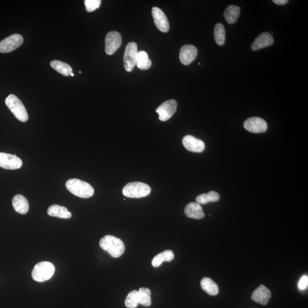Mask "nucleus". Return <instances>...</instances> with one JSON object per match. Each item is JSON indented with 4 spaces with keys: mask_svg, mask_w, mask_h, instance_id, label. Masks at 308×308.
I'll return each mask as SVG.
<instances>
[{
    "mask_svg": "<svg viewBox=\"0 0 308 308\" xmlns=\"http://www.w3.org/2000/svg\"><path fill=\"white\" fill-rule=\"evenodd\" d=\"M100 245L103 250L107 252L111 257L114 258L120 257L125 253V246L123 241L113 236L103 237L100 241Z\"/></svg>",
    "mask_w": 308,
    "mask_h": 308,
    "instance_id": "obj_1",
    "label": "nucleus"
},
{
    "mask_svg": "<svg viewBox=\"0 0 308 308\" xmlns=\"http://www.w3.org/2000/svg\"><path fill=\"white\" fill-rule=\"evenodd\" d=\"M66 187L69 192L80 198L92 197L94 193L93 187L85 181L78 179H71L66 182Z\"/></svg>",
    "mask_w": 308,
    "mask_h": 308,
    "instance_id": "obj_2",
    "label": "nucleus"
},
{
    "mask_svg": "<svg viewBox=\"0 0 308 308\" xmlns=\"http://www.w3.org/2000/svg\"><path fill=\"white\" fill-rule=\"evenodd\" d=\"M150 185L142 182H131L125 185L122 190L125 197L129 198L146 197L151 193Z\"/></svg>",
    "mask_w": 308,
    "mask_h": 308,
    "instance_id": "obj_3",
    "label": "nucleus"
},
{
    "mask_svg": "<svg viewBox=\"0 0 308 308\" xmlns=\"http://www.w3.org/2000/svg\"><path fill=\"white\" fill-rule=\"evenodd\" d=\"M54 272L55 267L51 262L42 261L35 265L31 272V276L36 282H44L50 280Z\"/></svg>",
    "mask_w": 308,
    "mask_h": 308,
    "instance_id": "obj_4",
    "label": "nucleus"
},
{
    "mask_svg": "<svg viewBox=\"0 0 308 308\" xmlns=\"http://www.w3.org/2000/svg\"><path fill=\"white\" fill-rule=\"evenodd\" d=\"M5 104L17 120L22 122L28 120L29 116L26 108L18 97L10 94L5 100Z\"/></svg>",
    "mask_w": 308,
    "mask_h": 308,
    "instance_id": "obj_5",
    "label": "nucleus"
},
{
    "mask_svg": "<svg viewBox=\"0 0 308 308\" xmlns=\"http://www.w3.org/2000/svg\"><path fill=\"white\" fill-rule=\"evenodd\" d=\"M138 54L137 45L135 43H128L126 48L124 57L126 71L130 72L134 69L137 61Z\"/></svg>",
    "mask_w": 308,
    "mask_h": 308,
    "instance_id": "obj_6",
    "label": "nucleus"
},
{
    "mask_svg": "<svg viewBox=\"0 0 308 308\" xmlns=\"http://www.w3.org/2000/svg\"><path fill=\"white\" fill-rule=\"evenodd\" d=\"M24 38L22 35L13 34L0 42V52L8 53L22 46Z\"/></svg>",
    "mask_w": 308,
    "mask_h": 308,
    "instance_id": "obj_7",
    "label": "nucleus"
},
{
    "mask_svg": "<svg viewBox=\"0 0 308 308\" xmlns=\"http://www.w3.org/2000/svg\"><path fill=\"white\" fill-rule=\"evenodd\" d=\"M122 37L116 31H110L105 38V52L107 55H113L122 45Z\"/></svg>",
    "mask_w": 308,
    "mask_h": 308,
    "instance_id": "obj_8",
    "label": "nucleus"
},
{
    "mask_svg": "<svg viewBox=\"0 0 308 308\" xmlns=\"http://www.w3.org/2000/svg\"><path fill=\"white\" fill-rule=\"evenodd\" d=\"M23 166V161L18 156L12 154L0 153V167L6 170H17Z\"/></svg>",
    "mask_w": 308,
    "mask_h": 308,
    "instance_id": "obj_9",
    "label": "nucleus"
},
{
    "mask_svg": "<svg viewBox=\"0 0 308 308\" xmlns=\"http://www.w3.org/2000/svg\"><path fill=\"white\" fill-rule=\"evenodd\" d=\"M177 109V101L174 100H170L166 101L157 107L156 112L159 114V120L165 122L173 117Z\"/></svg>",
    "mask_w": 308,
    "mask_h": 308,
    "instance_id": "obj_10",
    "label": "nucleus"
},
{
    "mask_svg": "<svg viewBox=\"0 0 308 308\" xmlns=\"http://www.w3.org/2000/svg\"><path fill=\"white\" fill-rule=\"evenodd\" d=\"M247 131L253 133H262L267 131L268 126L263 119L259 117L248 118L244 124Z\"/></svg>",
    "mask_w": 308,
    "mask_h": 308,
    "instance_id": "obj_11",
    "label": "nucleus"
},
{
    "mask_svg": "<svg viewBox=\"0 0 308 308\" xmlns=\"http://www.w3.org/2000/svg\"><path fill=\"white\" fill-rule=\"evenodd\" d=\"M152 15L154 23L157 29L163 33H167L169 31L170 25L169 21L165 14L157 7H153Z\"/></svg>",
    "mask_w": 308,
    "mask_h": 308,
    "instance_id": "obj_12",
    "label": "nucleus"
},
{
    "mask_svg": "<svg viewBox=\"0 0 308 308\" xmlns=\"http://www.w3.org/2000/svg\"><path fill=\"white\" fill-rule=\"evenodd\" d=\"M185 149L189 152L202 153L205 149V144L201 139L190 135L184 136L182 141Z\"/></svg>",
    "mask_w": 308,
    "mask_h": 308,
    "instance_id": "obj_13",
    "label": "nucleus"
},
{
    "mask_svg": "<svg viewBox=\"0 0 308 308\" xmlns=\"http://www.w3.org/2000/svg\"><path fill=\"white\" fill-rule=\"evenodd\" d=\"M198 55L197 48L192 45H185L181 48L180 54L182 64L188 65L193 62Z\"/></svg>",
    "mask_w": 308,
    "mask_h": 308,
    "instance_id": "obj_14",
    "label": "nucleus"
},
{
    "mask_svg": "<svg viewBox=\"0 0 308 308\" xmlns=\"http://www.w3.org/2000/svg\"><path fill=\"white\" fill-rule=\"evenodd\" d=\"M271 293L270 290L264 285H261L255 290L252 295L251 299L254 302L266 306L268 304L269 299H271Z\"/></svg>",
    "mask_w": 308,
    "mask_h": 308,
    "instance_id": "obj_15",
    "label": "nucleus"
},
{
    "mask_svg": "<svg viewBox=\"0 0 308 308\" xmlns=\"http://www.w3.org/2000/svg\"><path fill=\"white\" fill-rule=\"evenodd\" d=\"M274 38L272 35L269 33H262L255 40V41L251 45L252 50L257 51L271 46L274 44Z\"/></svg>",
    "mask_w": 308,
    "mask_h": 308,
    "instance_id": "obj_16",
    "label": "nucleus"
},
{
    "mask_svg": "<svg viewBox=\"0 0 308 308\" xmlns=\"http://www.w3.org/2000/svg\"><path fill=\"white\" fill-rule=\"evenodd\" d=\"M185 215L188 218L194 219H201L204 218L205 214L201 205L198 203H190L185 206Z\"/></svg>",
    "mask_w": 308,
    "mask_h": 308,
    "instance_id": "obj_17",
    "label": "nucleus"
},
{
    "mask_svg": "<svg viewBox=\"0 0 308 308\" xmlns=\"http://www.w3.org/2000/svg\"><path fill=\"white\" fill-rule=\"evenodd\" d=\"M12 205L15 211L20 214L25 215L29 211V203L22 195H16L13 197Z\"/></svg>",
    "mask_w": 308,
    "mask_h": 308,
    "instance_id": "obj_18",
    "label": "nucleus"
},
{
    "mask_svg": "<svg viewBox=\"0 0 308 308\" xmlns=\"http://www.w3.org/2000/svg\"><path fill=\"white\" fill-rule=\"evenodd\" d=\"M48 214L51 216L57 217L60 219L72 218V213L64 206L57 205H52L48 209Z\"/></svg>",
    "mask_w": 308,
    "mask_h": 308,
    "instance_id": "obj_19",
    "label": "nucleus"
},
{
    "mask_svg": "<svg viewBox=\"0 0 308 308\" xmlns=\"http://www.w3.org/2000/svg\"><path fill=\"white\" fill-rule=\"evenodd\" d=\"M201 285L203 290L209 295L216 296L219 293V286L210 278H205L202 280Z\"/></svg>",
    "mask_w": 308,
    "mask_h": 308,
    "instance_id": "obj_20",
    "label": "nucleus"
},
{
    "mask_svg": "<svg viewBox=\"0 0 308 308\" xmlns=\"http://www.w3.org/2000/svg\"><path fill=\"white\" fill-rule=\"evenodd\" d=\"M240 13V7L235 5H230L225 9L224 16H225L227 23L230 24H233L239 18Z\"/></svg>",
    "mask_w": 308,
    "mask_h": 308,
    "instance_id": "obj_21",
    "label": "nucleus"
},
{
    "mask_svg": "<svg viewBox=\"0 0 308 308\" xmlns=\"http://www.w3.org/2000/svg\"><path fill=\"white\" fill-rule=\"evenodd\" d=\"M174 254L172 251L166 250L157 254L154 257L152 261V265L154 267H159L164 261L170 262L173 260Z\"/></svg>",
    "mask_w": 308,
    "mask_h": 308,
    "instance_id": "obj_22",
    "label": "nucleus"
},
{
    "mask_svg": "<svg viewBox=\"0 0 308 308\" xmlns=\"http://www.w3.org/2000/svg\"><path fill=\"white\" fill-rule=\"evenodd\" d=\"M51 66L52 69L63 76H69L72 73L71 66L64 62L57 60L52 61L51 62Z\"/></svg>",
    "mask_w": 308,
    "mask_h": 308,
    "instance_id": "obj_23",
    "label": "nucleus"
},
{
    "mask_svg": "<svg viewBox=\"0 0 308 308\" xmlns=\"http://www.w3.org/2000/svg\"><path fill=\"white\" fill-rule=\"evenodd\" d=\"M220 195L215 191H210L206 194L198 196L196 201L199 205H205L209 202H216L219 201Z\"/></svg>",
    "mask_w": 308,
    "mask_h": 308,
    "instance_id": "obj_24",
    "label": "nucleus"
},
{
    "mask_svg": "<svg viewBox=\"0 0 308 308\" xmlns=\"http://www.w3.org/2000/svg\"><path fill=\"white\" fill-rule=\"evenodd\" d=\"M152 61L150 60L148 54L145 51L138 52L136 65L141 70H148L151 67Z\"/></svg>",
    "mask_w": 308,
    "mask_h": 308,
    "instance_id": "obj_25",
    "label": "nucleus"
},
{
    "mask_svg": "<svg viewBox=\"0 0 308 308\" xmlns=\"http://www.w3.org/2000/svg\"><path fill=\"white\" fill-rule=\"evenodd\" d=\"M139 304L145 307L152 305L151 291L147 288H141L138 290Z\"/></svg>",
    "mask_w": 308,
    "mask_h": 308,
    "instance_id": "obj_26",
    "label": "nucleus"
},
{
    "mask_svg": "<svg viewBox=\"0 0 308 308\" xmlns=\"http://www.w3.org/2000/svg\"><path fill=\"white\" fill-rule=\"evenodd\" d=\"M214 38L217 44L222 46L225 43L226 31L222 24H217L214 29Z\"/></svg>",
    "mask_w": 308,
    "mask_h": 308,
    "instance_id": "obj_27",
    "label": "nucleus"
},
{
    "mask_svg": "<svg viewBox=\"0 0 308 308\" xmlns=\"http://www.w3.org/2000/svg\"><path fill=\"white\" fill-rule=\"evenodd\" d=\"M139 304L138 292L137 290H132L128 293L125 300V306L128 308H135L138 306Z\"/></svg>",
    "mask_w": 308,
    "mask_h": 308,
    "instance_id": "obj_28",
    "label": "nucleus"
},
{
    "mask_svg": "<svg viewBox=\"0 0 308 308\" xmlns=\"http://www.w3.org/2000/svg\"><path fill=\"white\" fill-rule=\"evenodd\" d=\"M101 4V0H85L86 10L88 12H92L99 9Z\"/></svg>",
    "mask_w": 308,
    "mask_h": 308,
    "instance_id": "obj_29",
    "label": "nucleus"
},
{
    "mask_svg": "<svg viewBox=\"0 0 308 308\" xmlns=\"http://www.w3.org/2000/svg\"><path fill=\"white\" fill-rule=\"evenodd\" d=\"M308 285V278L307 276H304L300 279L299 282V288L301 290H304L307 288Z\"/></svg>",
    "mask_w": 308,
    "mask_h": 308,
    "instance_id": "obj_30",
    "label": "nucleus"
},
{
    "mask_svg": "<svg viewBox=\"0 0 308 308\" xmlns=\"http://www.w3.org/2000/svg\"><path fill=\"white\" fill-rule=\"evenodd\" d=\"M273 2L276 3V4L282 5L286 4V3L288 2V1H287V0H274Z\"/></svg>",
    "mask_w": 308,
    "mask_h": 308,
    "instance_id": "obj_31",
    "label": "nucleus"
},
{
    "mask_svg": "<svg viewBox=\"0 0 308 308\" xmlns=\"http://www.w3.org/2000/svg\"><path fill=\"white\" fill-rule=\"evenodd\" d=\"M71 76H72V77H73V76H74V74H73V73H72V74H71Z\"/></svg>",
    "mask_w": 308,
    "mask_h": 308,
    "instance_id": "obj_32",
    "label": "nucleus"
}]
</instances>
